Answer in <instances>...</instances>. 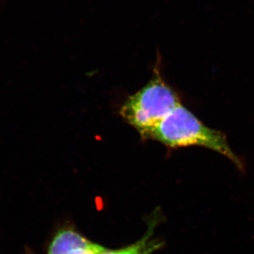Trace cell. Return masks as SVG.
<instances>
[{
    "label": "cell",
    "instance_id": "cell-1",
    "mask_svg": "<svg viewBox=\"0 0 254 254\" xmlns=\"http://www.w3.org/2000/svg\"><path fill=\"white\" fill-rule=\"evenodd\" d=\"M171 148L198 145L227 157L242 170L244 164L230 148L222 132L205 126L183 105L177 106L150 132L149 136Z\"/></svg>",
    "mask_w": 254,
    "mask_h": 254
},
{
    "label": "cell",
    "instance_id": "cell-2",
    "mask_svg": "<svg viewBox=\"0 0 254 254\" xmlns=\"http://www.w3.org/2000/svg\"><path fill=\"white\" fill-rule=\"evenodd\" d=\"M180 104L175 91L157 75L140 91L127 98L120 114L141 136L148 137Z\"/></svg>",
    "mask_w": 254,
    "mask_h": 254
},
{
    "label": "cell",
    "instance_id": "cell-3",
    "mask_svg": "<svg viewBox=\"0 0 254 254\" xmlns=\"http://www.w3.org/2000/svg\"><path fill=\"white\" fill-rule=\"evenodd\" d=\"M91 244L73 230H61L52 241L48 254H68L73 251L88 247Z\"/></svg>",
    "mask_w": 254,
    "mask_h": 254
},
{
    "label": "cell",
    "instance_id": "cell-4",
    "mask_svg": "<svg viewBox=\"0 0 254 254\" xmlns=\"http://www.w3.org/2000/svg\"><path fill=\"white\" fill-rule=\"evenodd\" d=\"M155 246L150 240V236L145 235L142 240L126 248L118 250H105L102 254H150Z\"/></svg>",
    "mask_w": 254,
    "mask_h": 254
},
{
    "label": "cell",
    "instance_id": "cell-5",
    "mask_svg": "<svg viewBox=\"0 0 254 254\" xmlns=\"http://www.w3.org/2000/svg\"><path fill=\"white\" fill-rule=\"evenodd\" d=\"M105 250L106 249L103 248L101 246L91 244L88 247L73 251L68 254H102Z\"/></svg>",
    "mask_w": 254,
    "mask_h": 254
}]
</instances>
